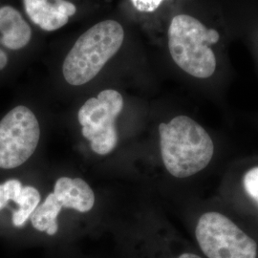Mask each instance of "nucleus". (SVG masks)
Listing matches in <instances>:
<instances>
[{
  "label": "nucleus",
  "mask_w": 258,
  "mask_h": 258,
  "mask_svg": "<svg viewBox=\"0 0 258 258\" xmlns=\"http://www.w3.org/2000/svg\"><path fill=\"white\" fill-rule=\"evenodd\" d=\"M160 146L166 170L176 178L194 175L211 163L214 146L209 133L187 116L159 125Z\"/></svg>",
  "instance_id": "f257e3e1"
},
{
  "label": "nucleus",
  "mask_w": 258,
  "mask_h": 258,
  "mask_svg": "<svg viewBox=\"0 0 258 258\" xmlns=\"http://www.w3.org/2000/svg\"><path fill=\"white\" fill-rule=\"evenodd\" d=\"M123 38V28L115 20H104L87 30L65 57L62 65L65 81L74 86L92 81L119 51Z\"/></svg>",
  "instance_id": "f03ea898"
},
{
  "label": "nucleus",
  "mask_w": 258,
  "mask_h": 258,
  "mask_svg": "<svg viewBox=\"0 0 258 258\" xmlns=\"http://www.w3.org/2000/svg\"><path fill=\"white\" fill-rule=\"evenodd\" d=\"M219 33L208 29L188 15L174 17L168 28V49L172 59L185 73L207 79L216 69V57L210 45L218 42Z\"/></svg>",
  "instance_id": "7ed1b4c3"
},
{
  "label": "nucleus",
  "mask_w": 258,
  "mask_h": 258,
  "mask_svg": "<svg viewBox=\"0 0 258 258\" xmlns=\"http://www.w3.org/2000/svg\"><path fill=\"white\" fill-rule=\"evenodd\" d=\"M196 239L209 258H256L257 244L231 219L219 212L203 214L196 226Z\"/></svg>",
  "instance_id": "20e7f679"
},
{
  "label": "nucleus",
  "mask_w": 258,
  "mask_h": 258,
  "mask_svg": "<svg viewBox=\"0 0 258 258\" xmlns=\"http://www.w3.org/2000/svg\"><path fill=\"white\" fill-rule=\"evenodd\" d=\"M123 107V99L116 90L106 89L84 102L78 119L83 126V137L91 144L98 155H107L118 145L119 136L116 119Z\"/></svg>",
  "instance_id": "39448f33"
},
{
  "label": "nucleus",
  "mask_w": 258,
  "mask_h": 258,
  "mask_svg": "<svg viewBox=\"0 0 258 258\" xmlns=\"http://www.w3.org/2000/svg\"><path fill=\"white\" fill-rule=\"evenodd\" d=\"M40 138L36 115L26 106L19 105L0 120V168L13 169L32 156Z\"/></svg>",
  "instance_id": "423d86ee"
},
{
  "label": "nucleus",
  "mask_w": 258,
  "mask_h": 258,
  "mask_svg": "<svg viewBox=\"0 0 258 258\" xmlns=\"http://www.w3.org/2000/svg\"><path fill=\"white\" fill-rule=\"evenodd\" d=\"M23 5L29 19L45 31L63 27L77 11L73 3L65 0H23Z\"/></svg>",
  "instance_id": "0eeeda50"
},
{
  "label": "nucleus",
  "mask_w": 258,
  "mask_h": 258,
  "mask_svg": "<svg viewBox=\"0 0 258 258\" xmlns=\"http://www.w3.org/2000/svg\"><path fill=\"white\" fill-rule=\"evenodd\" d=\"M54 194L62 207L80 212H90L95 204L92 188L81 178H58L55 182Z\"/></svg>",
  "instance_id": "6e6552de"
},
{
  "label": "nucleus",
  "mask_w": 258,
  "mask_h": 258,
  "mask_svg": "<svg viewBox=\"0 0 258 258\" xmlns=\"http://www.w3.org/2000/svg\"><path fill=\"white\" fill-rule=\"evenodd\" d=\"M0 35L3 46L18 51L27 46L32 29L18 10L6 5L0 8Z\"/></svg>",
  "instance_id": "1a4fd4ad"
},
{
  "label": "nucleus",
  "mask_w": 258,
  "mask_h": 258,
  "mask_svg": "<svg viewBox=\"0 0 258 258\" xmlns=\"http://www.w3.org/2000/svg\"><path fill=\"white\" fill-rule=\"evenodd\" d=\"M62 205L56 199L55 194H50L40 206L30 216L32 226L38 231H45L48 235H55L58 230L57 216Z\"/></svg>",
  "instance_id": "9d476101"
},
{
  "label": "nucleus",
  "mask_w": 258,
  "mask_h": 258,
  "mask_svg": "<svg viewBox=\"0 0 258 258\" xmlns=\"http://www.w3.org/2000/svg\"><path fill=\"white\" fill-rule=\"evenodd\" d=\"M14 202L19 205V210L13 213V224L15 227H22L37 209L40 202V194L34 186H23Z\"/></svg>",
  "instance_id": "9b49d317"
},
{
  "label": "nucleus",
  "mask_w": 258,
  "mask_h": 258,
  "mask_svg": "<svg viewBox=\"0 0 258 258\" xmlns=\"http://www.w3.org/2000/svg\"><path fill=\"white\" fill-rule=\"evenodd\" d=\"M22 184L17 179H11L0 184V211L9 201H15L22 189Z\"/></svg>",
  "instance_id": "f8f14e48"
},
{
  "label": "nucleus",
  "mask_w": 258,
  "mask_h": 258,
  "mask_svg": "<svg viewBox=\"0 0 258 258\" xmlns=\"http://www.w3.org/2000/svg\"><path fill=\"white\" fill-rule=\"evenodd\" d=\"M243 185L246 192L258 202V166L250 168L245 173Z\"/></svg>",
  "instance_id": "ddd939ff"
},
{
  "label": "nucleus",
  "mask_w": 258,
  "mask_h": 258,
  "mask_svg": "<svg viewBox=\"0 0 258 258\" xmlns=\"http://www.w3.org/2000/svg\"><path fill=\"white\" fill-rule=\"evenodd\" d=\"M140 12L151 13L158 9L164 0H130Z\"/></svg>",
  "instance_id": "4468645a"
},
{
  "label": "nucleus",
  "mask_w": 258,
  "mask_h": 258,
  "mask_svg": "<svg viewBox=\"0 0 258 258\" xmlns=\"http://www.w3.org/2000/svg\"><path fill=\"white\" fill-rule=\"evenodd\" d=\"M7 64H8V55L5 53V51L0 49V71L3 70Z\"/></svg>",
  "instance_id": "2eb2a0df"
},
{
  "label": "nucleus",
  "mask_w": 258,
  "mask_h": 258,
  "mask_svg": "<svg viewBox=\"0 0 258 258\" xmlns=\"http://www.w3.org/2000/svg\"><path fill=\"white\" fill-rule=\"evenodd\" d=\"M178 258H202L200 257L199 255H196L194 253H183L181 254Z\"/></svg>",
  "instance_id": "dca6fc26"
}]
</instances>
